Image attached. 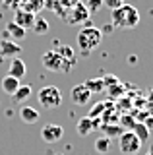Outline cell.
Here are the masks:
<instances>
[{"label":"cell","instance_id":"cell-5","mask_svg":"<svg viewBox=\"0 0 153 155\" xmlns=\"http://www.w3.org/2000/svg\"><path fill=\"white\" fill-rule=\"evenodd\" d=\"M41 62H43V66L50 72H66L70 68V64L56 51H47L45 54L41 56Z\"/></svg>","mask_w":153,"mask_h":155},{"label":"cell","instance_id":"cell-15","mask_svg":"<svg viewBox=\"0 0 153 155\" xmlns=\"http://www.w3.org/2000/svg\"><path fill=\"white\" fill-rule=\"evenodd\" d=\"M31 93H33V89H31V85H20L16 89V93L12 95V99L16 101V103H23V101H27L31 97Z\"/></svg>","mask_w":153,"mask_h":155},{"label":"cell","instance_id":"cell-3","mask_svg":"<svg viewBox=\"0 0 153 155\" xmlns=\"http://www.w3.org/2000/svg\"><path fill=\"white\" fill-rule=\"evenodd\" d=\"M37 99H39V105L47 110H54L62 105V93L56 85H45L39 89L37 93Z\"/></svg>","mask_w":153,"mask_h":155},{"label":"cell","instance_id":"cell-8","mask_svg":"<svg viewBox=\"0 0 153 155\" xmlns=\"http://www.w3.org/2000/svg\"><path fill=\"white\" fill-rule=\"evenodd\" d=\"M25 74H27L25 62H23L20 56L12 58V60H10V66H8V76L16 78V80H21V78H25Z\"/></svg>","mask_w":153,"mask_h":155},{"label":"cell","instance_id":"cell-7","mask_svg":"<svg viewBox=\"0 0 153 155\" xmlns=\"http://www.w3.org/2000/svg\"><path fill=\"white\" fill-rule=\"evenodd\" d=\"M70 99H72L74 105H85V103H89V99H91V91L87 89L85 84L74 85L72 91H70Z\"/></svg>","mask_w":153,"mask_h":155},{"label":"cell","instance_id":"cell-23","mask_svg":"<svg viewBox=\"0 0 153 155\" xmlns=\"http://www.w3.org/2000/svg\"><path fill=\"white\" fill-rule=\"evenodd\" d=\"M145 155H153V145H151V147H149V151H147Z\"/></svg>","mask_w":153,"mask_h":155},{"label":"cell","instance_id":"cell-9","mask_svg":"<svg viewBox=\"0 0 153 155\" xmlns=\"http://www.w3.org/2000/svg\"><path fill=\"white\" fill-rule=\"evenodd\" d=\"M20 52H21V47L18 45L16 41H8V39H2V41H0V54L2 56L16 58V56H20Z\"/></svg>","mask_w":153,"mask_h":155},{"label":"cell","instance_id":"cell-20","mask_svg":"<svg viewBox=\"0 0 153 155\" xmlns=\"http://www.w3.org/2000/svg\"><path fill=\"white\" fill-rule=\"evenodd\" d=\"M105 134H107V138H111V136H120L122 134V128L120 126H103Z\"/></svg>","mask_w":153,"mask_h":155},{"label":"cell","instance_id":"cell-22","mask_svg":"<svg viewBox=\"0 0 153 155\" xmlns=\"http://www.w3.org/2000/svg\"><path fill=\"white\" fill-rule=\"evenodd\" d=\"M103 109H105V105L103 103H99V105H95L93 109H91V113H89V118H93L95 114H99V113H103Z\"/></svg>","mask_w":153,"mask_h":155},{"label":"cell","instance_id":"cell-11","mask_svg":"<svg viewBox=\"0 0 153 155\" xmlns=\"http://www.w3.org/2000/svg\"><path fill=\"white\" fill-rule=\"evenodd\" d=\"M20 118L25 124H35L37 120H39V110L33 109V107H29V105H23L20 109Z\"/></svg>","mask_w":153,"mask_h":155},{"label":"cell","instance_id":"cell-13","mask_svg":"<svg viewBox=\"0 0 153 155\" xmlns=\"http://www.w3.org/2000/svg\"><path fill=\"white\" fill-rule=\"evenodd\" d=\"M93 128H95V122H93V118H89V116H83V118H80L78 124H76V130H78L80 136H87Z\"/></svg>","mask_w":153,"mask_h":155},{"label":"cell","instance_id":"cell-17","mask_svg":"<svg viewBox=\"0 0 153 155\" xmlns=\"http://www.w3.org/2000/svg\"><path fill=\"white\" fill-rule=\"evenodd\" d=\"M109 149H111V138L101 136L95 140V151L97 153H109Z\"/></svg>","mask_w":153,"mask_h":155},{"label":"cell","instance_id":"cell-16","mask_svg":"<svg viewBox=\"0 0 153 155\" xmlns=\"http://www.w3.org/2000/svg\"><path fill=\"white\" fill-rule=\"evenodd\" d=\"M31 29H33L35 35H47V33H49V21H47L45 18H35Z\"/></svg>","mask_w":153,"mask_h":155},{"label":"cell","instance_id":"cell-2","mask_svg":"<svg viewBox=\"0 0 153 155\" xmlns=\"http://www.w3.org/2000/svg\"><path fill=\"white\" fill-rule=\"evenodd\" d=\"M101 39H103V33L99 31L97 27H82L78 33V47L82 48V52H91L93 48H97L99 45H101Z\"/></svg>","mask_w":153,"mask_h":155},{"label":"cell","instance_id":"cell-10","mask_svg":"<svg viewBox=\"0 0 153 155\" xmlns=\"http://www.w3.org/2000/svg\"><path fill=\"white\" fill-rule=\"evenodd\" d=\"M35 18H37V16H33V14L27 12V10H18V12H16V18H14V23H18L20 27H23V29L27 31V29L33 25Z\"/></svg>","mask_w":153,"mask_h":155},{"label":"cell","instance_id":"cell-1","mask_svg":"<svg viewBox=\"0 0 153 155\" xmlns=\"http://www.w3.org/2000/svg\"><path fill=\"white\" fill-rule=\"evenodd\" d=\"M111 19H112V25L118 29H132L140 23V12L132 4H122L120 8L111 12Z\"/></svg>","mask_w":153,"mask_h":155},{"label":"cell","instance_id":"cell-19","mask_svg":"<svg viewBox=\"0 0 153 155\" xmlns=\"http://www.w3.org/2000/svg\"><path fill=\"white\" fill-rule=\"evenodd\" d=\"M56 52L64 58L66 62H74V51H72L70 47H66V45H62V47H58L56 48Z\"/></svg>","mask_w":153,"mask_h":155},{"label":"cell","instance_id":"cell-21","mask_svg":"<svg viewBox=\"0 0 153 155\" xmlns=\"http://www.w3.org/2000/svg\"><path fill=\"white\" fill-rule=\"evenodd\" d=\"M103 4H105V6H107V8H109V10L112 12V10L120 8L122 4H126V2H124V0H103Z\"/></svg>","mask_w":153,"mask_h":155},{"label":"cell","instance_id":"cell-6","mask_svg":"<svg viewBox=\"0 0 153 155\" xmlns=\"http://www.w3.org/2000/svg\"><path fill=\"white\" fill-rule=\"evenodd\" d=\"M64 136V128L60 124H45L41 128V140L47 143H56Z\"/></svg>","mask_w":153,"mask_h":155},{"label":"cell","instance_id":"cell-18","mask_svg":"<svg viewBox=\"0 0 153 155\" xmlns=\"http://www.w3.org/2000/svg\"><path fill=\"white\" fill-rule=\"evenodd\" d=\"M132 132L140 138V142H143V140H147V136H149V128H147L145 124H134Z\"/></svg>","mask_w":153,"mask_h":155},{"label":"cell","instance_id":"cell-14","mask_svg":"<svg viewBox=\"0 0 153 155\" xmlns=\"http://www.w3.org/2000/svg\"><path fill=\"white\" fill-rule=\"evenodd\" d=\"M2 89H4V93H8V95H14L16 93V89L20 87L21 84H20V80H16V78H12V76H6V78H2Z\"/></svg>","mask_w":153,"mask_h":155},{"label":"cell","instance_id":"cell-4","mask_svg":"<svg viewBox=\"0 0 153 155\" xmlns=\"http://www.w3.org/2000/svg\"><path fill=\"white\" fill-rule=\"evenodd\" d=\"M118 149L122 155H136L142 149V142L132 130H126L118 136Z\"/></svg>","mask_w":153,"mask_h":155},{"label":"cell","instance_id":"cell-12","mask_svg":"<svg viewBox=\"0 0 153 155\" xmlns=\"http://www.w3.org/2000/svg\"><path fill=\"white\" fill-rule=\"evenodd\" d=\"M6 37H12L14 41H21L23 37H25V29L23 27H20L18 23H14V21H10L6 25V33H4Z\"/></svg>","mask_w":153,"mask_h":155}]
</instances>
